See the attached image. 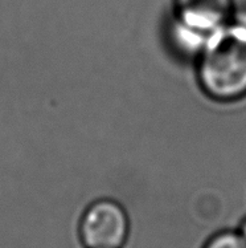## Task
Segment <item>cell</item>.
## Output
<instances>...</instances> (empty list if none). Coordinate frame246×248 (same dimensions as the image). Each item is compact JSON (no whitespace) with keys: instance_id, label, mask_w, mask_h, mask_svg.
Listing matches in <instances>:
<instances>
[{"instance_id":"6da1fadb","label":"cell","mask_w":246,"mask_h":248,"mask_svg":"<svg viewBox=\"0 0 246 248\" xmlns=\"http://www.w3.org/2000/svg\"><path fill=\"white\" fill-rule=\"evenodd\" d=\"M197 75L208 96L233 101L246 96V20L229 21L197 57Z\"/></svg>"},{"instance_id":"7a4b0ae2","label":"cell","mask_w":246,"mask_h":248,"mask_svg":"<svg viewBox=\"0 0 246 248\" xmlns=\"http://www.w3.org/2000/svg\"><path fill=\"white\" fill-rule=\"evenodd\" d=\"M233 17V0H175L170 39L183 56L199 57L217 31Z\"/></svg>"},{"instance_id":"3957f363","label":"cell","mask_w":246,"mask_h":248,"mask_svg":"<svg viewBox=\"0 0 246 248\" xmlns=\"http://www.w3.org/2000/svg\"><path fill=\"white\" fill-rule=\"evenodd\" d=\"M130 230L129 214L113 199L91 203L80 222L81 242L86 248H125Z\"/></svg>"},{"instance_id":"277c9868","label":"cell","mask_w":246,"mask_h":248,"mask_svg":"<svg viewBox=\"0 0 246 248\" xmlns=\"http://www.w3.org/2000/svg\"><path fill=\"white\" fill-rule=\"evenodd\" d=\"M203 248H246V242L236 230H226L215 233Z\"/></svg>"},{"instance_id":"5b68a950","label":"cell","mask_w":246,"mask_h":248,"mask_svg":"<svg viewBox=\"0 0 246 248\" xmlns=\"http://www.w3.org/2000/svg\"><path fill=\"white\" fill-rule=\"evenodd\" d=\"M236 231L238 232V235H240V236H241V238L246 242V217L242 219V220H240V222L237 223Z\"/></svg>"}]
</instances>
